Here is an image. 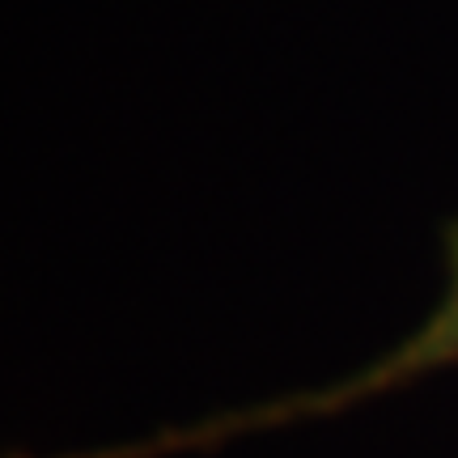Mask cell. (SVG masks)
Returning a JSON list of instances; mask_svg holds the SVG:
<instances>
[{
  "mask_svg": "<svg viewBox=\"0 0 458 458\" xmlns=\"http://www.w3.org/2000/svg\"><path fill=\"white\" fill-rule=\"evenodd\" d=\"M445 297L437 301V310L428 314L420 327L411 331L403 344H394L391 352H382L369 360L365 369L352 377H340L323 391H301L289 399H272L259 408L225 411L213 420H199L191 428H162L145 442L123 445V450H89V454H64V458H170V454H199L213 450L221 442L246 437V433H263V428H284L301 425V420H327L335 411H348L374 399V394L403 391L408 382L437 369H458V216L445 221Z\"/></svg>",
  "mask_w": 458,
  "mask_h": 458,
  "instance_id": "6da1fadb",
  "label": "cell"
}]
</instances>
